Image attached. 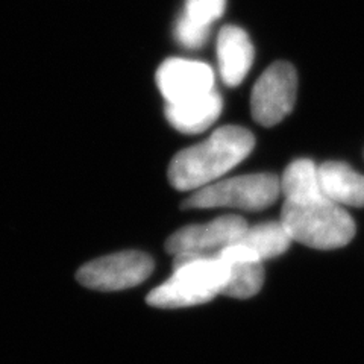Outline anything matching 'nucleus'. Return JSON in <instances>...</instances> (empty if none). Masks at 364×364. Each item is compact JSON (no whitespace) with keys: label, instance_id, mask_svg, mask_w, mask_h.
<instances>
[{"label":"nucleus","instance_id":"obj_1","mask_svg":"<svg viewBox=\"0 0 364 364\" xmlns=\"http://www.w3.org/2000/svg\"><path fill=\"white\" fill-rule=\"evenodd\" d=\"M255 139L242 127H223L207 140L175 155L168 166V181L181 191L199 190L240 164L252 152Z\"/></svg>","mask_w":364,"mask_h":364},{"label":"nucleus","instance_id":"obj_2","mask_svg":"<svg viewBox=\"0 0 364 364\" xmlns=\"http://www.w3.org/2000/svg\"><path fill=\"white\" fill-rule=\"evenodd\" d=\"M279 222L291 240L314 249L343 247L355 235L354 220L322 188L286 198Z\"/></svg>","mask_w":364,"mask_h":364},{"label":"nucleus","instance_id":"obj_3","mask_svg":"<svg viewBox=\"0 0 364 364\" xmlns=\"http://www.w3.org/2000/svg\"><path fill=\"white\" fill-rule=\"evenodd\" d=\"M228 279L230 267L219 255H176L172 278L147 294V304L158 309L200 305L222 294Z\"/></svg>","mask_w":364,"mask_h":364},{"label":"nucleus","instance_id":"obj_4","mask_svg":"<svg viewBox=\"0 0 364 364\" xmlns=\"http://www.w3.org/2000/svg\"><path fill=\"white\" fill-rule=\"evenodd\" d=\"M281 193V181L272 173L245 175L225 179L199 188L187 198L182 208H240L246 211L264 210Z\"/></svg>","mask_w":364,"mask_h":364},{"label":"nucleus","instance_id":"obj_5","mask_svg":"<svg viewBox=\"0 0 364 364\" xmlns=\"http://www.w3.org/2000/svg\"><path fill=\"white\" fill-rule=\"evenodd\" d=\"M154 259L139 250H124L90 261L76 273L81 286L100 291H117L139 286L154 272Z\"/></svg>","mask_w":364,"mask_h":364},{"label":"nucleus","instance_id":"obj_6","mask_svg":"<svg viewBox=\"0 0 364 364\" xmlns=\"http://www.w3.org/2000/svg\"><path fill=\"white\" fill-rule=\"evenodd\" d=\"M298 91V75L286 61L273 63L259 76L250 95L252 117L261 127H275L291 112Z\"/></svg>","mask_w":364,"mask_h":364},{"label":"nucleus","instance_id":"obj_7","mask_svg":"<svg viewBox=\"0 0 364 364\" xmlns=\"http://www.w3.org/2000/svg\"><path fill=\"white\" fill-rule=\"evenodd\" d=\"M247 223L238 215H223L207 225H191L170 235L166 250L176 255L218 257L228 246L240 242Z\"/></svg>","mask_w":364,"mask_h":364},{"label":"nucleus","instance_id":"obj_8","mask_svg":"<svg viewBox=\"0 0 364 364\" xmlns=\"http://www.w3.org/2000/svg\"><path fill=\"white\" fill-rule=\"evenodd\" d=\"M156 84L167 104H181L214 90V73L205 63L170 58L156 70Z\"/></svg>","mask_w":364,"mask_h":364},{"label":"nucleus","instance_id":"obj_9","mask_svg":"<svg viewBox=\"0 0 364 364\" xmlns=\"http://www.w3.org/2000/svg\"><path fill=\"white\" fill-rule=\"evenodd\" d=\"M219 257L230 267V279L222 294L235 299H247L255 296L263 287V261L252 249L242 243H235L225 247Z\"/></svg>","mask_w":364,"mask_h":364},{"label":"nucleus","instance_id":"obj_10","mask_svg":"<svg viewBox=\"0 0 364 364\" xmlns=\"http://www.w3.org/2000/svg\"><path fill=\"white\" fill-rule=\"evenodd\" d=\"M218 58L223 84L237 87L254 63V46L246 31L234 25L223 26L218 38Z\"/></svg>","mask_w":364,"mask_h":364},{"label":"nucleus","instance_id":"obj_11","mask_svg":"<svg viewBox=\"0 0 364 364\" xmlns=\"http://www.w3.org/2000/svg\"><path fill=\"white\" fill-rule=\"evenodd\" d=\"M223 102L218 91L213 90L200 97L181 104H167L166 117L172 127L184 134L207 131L222 114Z\"/></svg>","mask_w":364,"mask_h":364},{"label":"nucleus","instance_id":"obj_12","mask_svg":"<svg viewBox=\"0 0 364 364\" xmlns=\"http://www.w3.org/2000/svg\"><path fill=\"white\" fill-rule=\"evenodd\" d=\"M323 195L337 205L364 207V176L348 164L328 161L317 167Z\"/></svg>","mask_w":364,"mask_h":364},{"label":"nucleus","instance_id":"obj_13","mask_svg":"<svg viewBox=\"0 0 364 364\" xmlns=\"http://www.w3.org/2000/svg\"><path fill=\"white\" fill-rule=\"evenodd\" d=\"M291 242L290 234L281 222H269L247 228L238 243L252 249L263 261L282 255Z\"/></svg>","mask_w":364,"mask_h":364},{"label":"nucleus","instance_id":"obj_14","mask_svg":"<svg viewBox=\"0 0 364 364\" xmlns=\"http://www.w3.org/2000/svg\"><path fill=\"white\" fill-rule=\"evenodd\" d=\"M226 8V0H186L184 13L187 18L198 25L211 28L215 20H219Z\"/></svg>","mask_w":364,"mask_h":364},{"label":"nucleus","instance_id":"obj_15","mask_svg":"<svg viewBox=\"0 0 364 364\" xmlns=\"http://www.w3.org/2000/svg\"><path fill=\"white\" fill-rule=\"evenodd\" d=\"M176 40L188 49H199L210 36V28L198 25L186 16H179L175 26Z\"/></svg>","mask_w":364,"mask_h":364}]
</instances>
